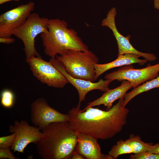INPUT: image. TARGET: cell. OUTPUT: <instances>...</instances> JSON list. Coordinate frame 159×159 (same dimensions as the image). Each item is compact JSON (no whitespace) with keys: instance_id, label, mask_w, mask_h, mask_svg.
Masks as SVG:
<instances>
[{"instance_id":"obj_23","label":"cell","mask_w":159,"mask_h":159,"mask_svg":"<svg viewBox=\"0 0 159 159\" xmlns=\"http://www.w3.org/2000/svg\"><path fill=\"white\" fill-rule=\"evenodd\" d=\"M148 151L159 154V143L154 145H152L150 147Z\"/></svg>"},{"instance_id":"obj_21","label":"cell","mask_w":159,"mask_h":159,"mask_svg":"<svg viewBox=\"0 0 159 159\" xmlns=\"http://www.w3.org/2000/svg\"><path fill=\"white\" fill-rule=\"evenodd\" d=\"M131 159H159V154L154 153L148 151L138 154L131 155Z\"/></svg>"},{"instance_id":"obj_6","label":"cell","mask_w":159,"mask_h":159,"mask_svg":"<svg viewBox=\"0 0 159 159\" xmlns=\"http://www.w3.org/2000/svg\"><path fill=\"white\" fill-rule=\"evenodd\" d=\"M27 63L36 79L49 87L62 88L69 83L50 61H46L40 56L32 57Z\"/></svg>"},{"instance_id":"obj_16","label":"cell","mask_w":159,"mask_h":159,"mask_svg":"<svg viewBox=\"0 0 159 159\" xmlns=\"http://www.w3.org/2000/svg\"><path fill=\"white\" fill-rule=\"evenodd\" d=\"M155 88H159V76L138 85L130 92L126 93L124 98L123 107H125L132 99L137 95Z\"/></svg>"},{"instance_id":"obj_3","label":"cell","mask_w":159,"mask_h":159,"mask_svg":"<svg viewBox=\"0 0 159 159\" xmlns=\"http://www.w3.org/2000/svg\"><path fill=\"white\" fill-rule=\"evenodd\" d=\"M45 54L55 58L68 50L85 52L87 46L77 35V32L68 28L67 23L59 19H49L48 31L40 34Z\"/></svg>"},{"instance_id":"obj_2","label":"cell","mask_w":159,"mask_h":159,"mask_svg":"<svg viewBox=\"0 0 159 159\" xmlns=\"http://www.w3.org/2000/svg\"><path fill=\"white\" fill-rule=\"evenodd\" d=\"M43 135L36 144L39 155L43 159L70 158L77 143L76 133L68 122L52 123L41 130Z\"/></svg>"},{"instance_id":"obj_10","label":"cell","mask_w":159,"mask_h":159,"mask_svg":"<svg viewBox=\"0 0 159 159\" xmlns=\"http://www.w3.org/2000/svg\"><path fill=\"white\" fill-rule=\"evenodd\" d=\"M9 131L16 135L15 142L11 147V150L22 153H24V150L28 145L31 143L36 144L43 135L40 128L30 125L25 120L15 121L14 125L9 126Z\"/></svg>"},{"instance_id":"obj_24","label":"cell","mask_w":159,"mask_h":159,"mask_svg":"<svg viewBox=\"0 0 159 159\" xmlns=\"http://www.w3.org/2000/svg\"><path fill=\"white\" fill-rule=\"evenodd\" d=\"M15 42V39L13 38H4L0 37V42L4 44H9L13 43Z\"/></svg>"},{"instance_id":"obj_22","label":"cell","mask_w":159,"mask_h":159,"mask_svg":"<svg viewBox=\"0 0 159 159\" xmlns=\"http://www.w3.org/2000/svg\"><path fill=\"white\" fill-rule=\"evenodd\" d=\"M11 147L4 148H0V158L17 159L19 158L16 157L11 151Z\"/></svg>"},{"instance_id":"obj_12","label":"cell","mask_w":159,"mask_h":159,"mask_svg":"<svg viewBox=\"0 0 159 159\" xmlns=\"http://www.w3.org/2000/svg\"><path fill=\"white\" fill-rule=\"evenodd\" d=\"M50 61L65 77L69 83L72 85L77 90L79 97L77 107L80 108L81 103L85 99L86 95L90 92L98 90L105 92L109 89L108 86L113 80L110 79L103 80L101 79L97 82H94L85 80L74 78L69 75L64 66L55 58H51Z\"/></svg>"},{"instance_id":"obj_18","label":"cell","mask_w":159,"mask_h":159,"mask_svg":"<svg viewBox=\"0 0 159 159\" xmlns=\"http://www.w3.org/2000/svg\"><path fill=\"white\" fill-rule=\"evenodd\" d=\"M130 153H133L130 145L125 140H120L112 146L108 155L114 159H117L121 155Z\"/></svg>"},{"instance_id":"obj_4","label":"cell","mask_w":159,"mask_h":159,"mask_svg":"<svg viewBox=\"0 0 159 159\" xmlns=\"http://www.w3.org/2000/svg\"><path fill=\"white\" fill-rule=\"evenodd\" d=\"M55 58L72 77L92 82L95 80L94 64L98 63L99 59L92 51L68 50Z\"/></svg>"},{"instance_id":"obj_26","label":"cell","mask_w":159,"mask_h":159,"mask_svg":"<svg viewBox=\"0 0 159 159\" xmlns=\"http://www.w3.org/2000/svg\"><path fill=\"white\" fill-rule=\"evenodd\" d=\"M154 8L159 10V0H154Z\"/></svg>"},{"instance_id":"obj_27","label":"cell","mask_w":159,"mask_h":159,"mask_svg":"<svg viewBox=\"0 0 159 159\" xmlns=\"http://www.w3.org/2000/svg\"><path fill=\"white\" fill-rule=\"evenodd\" d=\"M20 0H0V4L1 5L5 3L11 1H19Z\"/></svg>"},{"instance_id":"obj_5","label":"cell","mask_w":159,"mask_h":159,"mask_svg":"<svg viewBox=\"0 0 159 159\" xmlns=\"http://www.w3.org/2000/svg\"><path fill=\"white\" fill-rule=\"evenodd\" d=\"M49 19L32 13L26 22L14 31V35L22 41L26 62L34 57L40 56L35 47V39L39 34L48 31Z\"/></svg>"},{"instance_id":"obj_11","label":"cell","mask_w":159,"mask_h":159,"mask_svg":"<svg viewBox=\"0 0 159 159\" xmlns=\"http://www.w3.org/2000/svg\"><path fill=\"white\" fill-rule=\"evenodd\" d=\"M117 13L115 8H111L108 11L106 17L102 20L101 24L102 26L107 27L112 30L118 45L117 57L126 54H131L142 57L147 61H153L156 59L157 57L154 54L143 53L134 48L130 42V35H128L125 37L119 32L117 28L115 21Z\"/></svg>"},{"instance_id":"obj_20","label":"cell","mask_w":159,"mask_h":159,"mask_svg":"<svg viewBox=\"0 0 159 159\" xmlns=\"http://www.w3.org/2000/svg\"><path fill=\"white\" fill-rule=\"evenodd\" d=\"M16 135L13 133L11 135L0 137V148L11 147L14 143Z\"/></svg>"},{"instance_id":"obj_13","label":"cell","mask_w":159,"mask_h":159,"mask_svg":"<svg viewBox=\"0 0 159 159\" xmlns=\"http://www.w3.org/2000/svg\"><path fill=\"white\" fill-rule=\"evenodd\" d=\"M77 143L75 151L87 159H113L101 151L97 139L90 135L75 132Z\"/></svg>"},{"instance_id":"obj_17","label":"cell","mask_w":159,"mask_h":159,"mask_svg":"<svg viewBox=\"0 0 159 159\" xmlns=\"http://www.w3.org/2000/svg\"><path fill=\"white\" fill-rule=\"evenodd\" d=\"M131 146L133 153L138 154L148 151L150 146L151 143H146L141 140L138 135H131L129 138L125 140Z\"/></svg>"},{"instance_id":"obj_15","label":"cell","mask_w":159,"mask_h":159,"mask_svg":"<svg viewBox=\"0 0 159 159\" xmlns=\"http://www.w3.org/2000/svg\"><path fill=\"white\" fill-rule=\"evenodd\" d=\"M140 57V56L135 54H126L118 56L115 60L109 63L95 64V80L106 71L115 67L134 63H138L141 65L144 64L147 61L145 59H140L139 58Z\"/></svg>"},{"instance_id":"obj_1","label":"cell","mask_w":159,"mask_h":159,"mask_svg":"<svg viewBox=\"0 0 159 159\" xmlns=\"http://www.w3.org/2000/svg\"><path fill=\"white\" fill-rule=\"evenodd\" d=\"M124 97L108 110L90 107L85 110L74 107L68 112V122L75 132L97 139L111 138L122 130L127 123L129 110L123 106Z\"/></svg>"},{"instance_id":"obj_7","label":"cell","mask_w":159,"mask_h":159,"mask_svg":"<svg viewBox=\"0 0 159 159\" xmlns=\"http://www.w3.org/2000/svg\"><path fill=\"white\" fill-rule=\"evenodd\" d=\"M133 68L134 67L131 64L124 65L117 70L107 74L105 78L113 80H127L134 88L143 82L159 76V63L153 65L148 66L142 69Z\"/></svg>"},{"instance_id":"obj_25","label":"cell","mask_w":159,"mask_h":159,"mask_svg":"<svg viewBox=\"0 0 159 159\" xmlns=\"http://www.w3.org/2000/svg\"><path fill=\"white\" fill-rule=\"evenodd\" d=\"M72 159H84L85 158L81 155L75 150L73 152L71 157Z\"/></svg>"},{"instance_id":"obj_8","label":"cell","mask_w":159,"mask_h":159,"mask_svg":"<svg viewBox=\"0 0 159 159\" xmlns=\"http://www.w3.org/2000/svg\"><path fill=\"white\" fill-rule=\"evenodd\" d=\"M35 5L30 1L0 15V37H11L14 30L26 22L34 9Z\"/></svg>"},{"instance_id":"obj_19","label":"cell","mask_w":159,"mask_h":159,"mask_svg":"<svg viewBox=\"0 0 159 159\" xmlns=\"http://www.w3.org/2000/svg\"><path fill=\"white\" fill-rule=\"evenodd\" d=\"M1 105L6 108H10L14 105V95L10 90L5 89L1 93Z\"/></svg>"},{"instance_id":"obj_9","label":"cell","mask_w":159,"mask_h":159,"mask_svg":"<svg viewBox=\"0 0 159 159\" xmlns=\"http://www.w3.org/2000/svg\"><path fill=\"white\" fill-rule=\"evenodd\" d=\"M31 120L34 126L41 130L50 124L68 122V114H63L52 107L44 98H39L31 105Z\"/></svg>"},{"instance_id":"obj_14","label":"cell","mask_w":159,"mask_h":159,"mask_svg":"<svg viewBox=\"0 0 159 159\" xmlns=\"http://www.w3.org/2000/svg\"><path fill=\"white\" fill-rule=\"evenodd\" d=\"M122 81V84L120 86L113 89H109L99 98L88 103V105L83 110L90 107L101 105L107 107L106 110H110L115 101L124 97L127 91L132 87L129 81L126 80H123Z\"/></svg>"}]
</instances>
